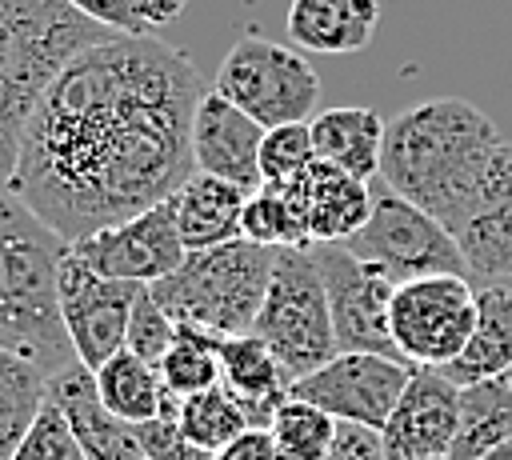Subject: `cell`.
I'll list each match as a JSON object with an SVG mask.
<instances>
[{
    "label": "cell",
    "instance_id": "obj_25",
    "mask_svg": "<svg viewBox=\"0 0 512 460\" xmlns=\"http://www.w3.org/2000/svg\"><path fill=\"white\" fill-rule=\"evenodd\" d=\"M96 388H100V400L128 424H148L172 400V392L160 380V368L140 360L128 348H120L112 360L96 368Z\"/></svg>",
    "mask_w": 512,
    "mask_h": 460
},
{
    "label": "cell",
    "instance_id": "obj_1",
    "mask_svg": "<svg viewBox=\"0 0 512 460\" xmlns=\"http://www.w3.org/2000/svg\"><path fill=\"white\" fill-rule=\"evenodd\" d=\"M200 100V72L180 48L152 36L92 44L44 88L4 188L68 244L124 224L192 176Z\"/></svg>",
    "mask_w": 512,
    "mask_h": 460
},
{
    "label": "cell",
    "instance_id": "obj_8",
    "mask_svg": "<svg viewBox=\"0 0 512 460\" xmlns=\"http://www.w3.org/2000/svg\"><path fill=\"white\" fill-rule=\"evenodd\" d=\"M476 328V288L468 276H420L404 280L388 304V332L396 352L412 368L452 364Z\"/></svg>",
    "mask_w": 512,
    "mask_h": 460
},
{
    "label": "cell",
    "instance_id": "obj_37",
    "mask_svg": "<svg viewBox=\"0 0 512 460\" xmlns=\"http://www.w3.org/2000/svg\"><path fill=\"white\" fill-rule=\"evenodd\" d=\"M212 460H280V452H276V440L268 428H248L232 444H224Z\"/></svg>",
    "mask_w": 512,
    "mask_h": 460
},
{
    "label": "cell",
    "instance_id": "obj_12",
    "mask_svg": "<svg viewBox=\"0 0 512 460\" xmlns=\"http://www.w3.org/2000/svg\"><path fill=\"white\" fill-rule=\"evenodd\" d=\"M148 284H132V280H112L100 276L96 268H88L72 244L68 256L60 264V308H64V324L76 348V360L84 368H100L104 360H112L124 340H128V320L136 308V296Z\"/></svg>",
    "mask_w": 512,
    "mask_h": 460
},
{
    "label": "cell",
    "instance_id": "obj_15",
    "mask_svg": "<svg viewBox=\"0 0 512 460\" xmlns=\"http://www.w3.org/2000/svg\"><path fill=\"white\" fill-rule=\"evenodd\" d=\"M452 236L464 252L468 276H484L492 284L496 276H512V140L492 152L484 180Z\"/></svg>",
    "mask_w": 512,
    "mask_h": 460
},
{
    "label": "cell",
    "instance_id": "obj_17",
    "mask_svg": "<svg viewBox=\"0 0 512 460\" xmlns=\"http://www.w3.org/2000/svg\"><path fill=\"white\" fill-rule=\"evenodd\" d=\"M48 400L60 404V412L68 416L80 448L88 460H144L136 424L120 420L96 388V372L84 368L80 360L68 364L64 372L48 376Z\"/></svg>",
    "mask_w": 512,
    "mask_h": 460
},
{
    "label": "cell",
    "instance_id": "obj_11",
    "mask_svg": "<svg viewBox=\"0 0 512 460\" xmlns=\"http://www.w3.org/2000/svg\"><path fill=\"white\" fill-rule=\"evenodd\" d=\"M412 376L408 360L376 356V352H336L324 368L292 384V396L324 408L340 424H360L380 432L404 396Z\"/></svg>",
    "mask_w": 512,
    "mask_h": 460
},
{
    "label": "cell",
    "instance_id": "obj_34",
    "mask_svg": "<svg viewBox=\"0 0 512 460\" xmlns=\"http://www.w3.org/2000/svg\"><path fill=\"white\" fill-rule=\"evenodd\" d=\"M136 436H140L144 460H212L208 452H200L184 436V428H180V400L176 396L164 404L160 416H152L148 424H136Z\"/></svg>",
    "mask_w": 512,
    "mask_h": 460
},
{
    "label": "cell",
    "instance_id": "obj_28",
    "mask_svg": "<svg viewBox=\"0 0 512 460\" xmlns=\"http://www.w3.org/2000/svg\"><path fill=\"white\" fill-rule=\"evenodd\" d=\"M268 432L276 440L280 460H328L332 448H336L340 420H332L324 408H316L300 396H288L276 408Z\"/></svg>",
    "mask_w": 512,
    "mask_h": 460
},
{
    "label": "cell",
    "instance_id": "obj_32",
    "mask_svg": "<svg viewBox=\"0 0 512 460\" xmlns=\"http://www.w3.org/2000/svg\"><path fill=\"white\" fill-rule=\"evenodd\" d=\"M8 460H88L68 416L60 412V404H44L40 416L32 420L28 436L20 440V448L8 456Z\"/></svg>",
    "mask_w": 512,
    "mask_h": 460
},
{
    "label": "cell",
    "instance_id": "obj_14",
    "mask_svg": "<svg viewBox=\"0 0 512 460\" xmlns=\"http://www.w3.org/2000/svg\"><path fill=\"white\" fill-rule=\"evenodd\" d=\"M460 428V384L440 368H412L404 396L380 428L388 460H448Z\"/></svg>",
    "mask_w": 512,
    "mask_h": 460
},
{
    "label": "cell",
    "instance_id": "obj_3",
    "mask_svg": "<svg viewBox=\"0 0 512 460\" xmlns=\"http://www.w3.org/2000/svg\"><path fill=\"white\" fill-rule=\"evenodd\" d=\"M68 240L20 196L0 192V348L28 356L48 376L76 364L60 308V264Z\"/></svg>",
    "mask_w": 512,
    "mask_h": 460
},
{
    "label": "cell",
    "instance_id": "obj_10",
    "mask_svg": "<svg viewBox=\"0 0 512 460\" xmlns=\"http://www.w3.org/2000/svg\"><path fill=\"white\" fill-rule=\"evenodd\" d=\"M312 256H316L324 288H328L336 348L404 360L388 332V304H392L396 280L388 272H380L376 264L352 256L344 244H312Z\"/></svg>",
    "mask_w": 512,
    "mask_h": 460
},
{
    "label": "cell",
    "instance_id": "obj_30",
    "mask_svg": "<svg viewBox=\"0 0 512 460\" xmlns=\"http://www.w3.org/2000/svg\"><path fill=\"white\" fill-rule=\"evenodd\" d=\"M180 428L200 452L216 456L224 444H232L252 424H248V412L240 408V400L224 384H216L208 392H196V396L180 400Z\"/></svg>",
    "mask_w": 512,
    "mask_h": 460
},
{
    "label": "cell",
    "instance_id": "obj_36",
    "mask_svg": "<svg viewBox=\"0 0 512 460\" xmlns=\"http://www.w3.org/2000/svg\"><path fill=\"white\" fill-rule=\"evenodd\" d=\"M328 460H388V456H384V440H380V432L360 428V424H340V432H336V448H332Z\"/></svg>",
    "mask_w": 512,
    "mask_h": 460
},
{
    "label": "cell",
    "instance_id": "obj_7",
    "mask_svg": "<svg viewBox=\"0 0 512 460\" xmlns=\"http://www.w3.org/2000/svg\"><path fill=\"white\" fill-rule=\"evenodd\" d=\"M224 100H232L240 112H248L260 128L280 124H308L320 104V76L316 68L288 44H276L268 36H240L216 72L212 84Z\"/></svg>",
    "mask_w": 512,
    "mask_h": 460
},
{
    "label": "cell",
    "instance_id": "obj_27",
    "mask_svg": "<svg viewBox=\"0 0 512 460\" xmlns=\"http://www.w3.org/2000/svg\"><path fill=\"white\" fill-rule=\"evenodd\" d=\"M244 240L268 244V248H312L296 180H288V184H260L256 192H248Z\"/></svg>",
    "mask_w": 512,
    "mask_h": 460
},
{
    "label": "cell",
    "instance_id": "obj_9",
    "mask_svg": "<svg viewBox=\"0 0 512 460\" xmlns=\"http://www.w3.org/2000/svg\"><path fill=\"white\" fill-rule=\"evenodd\" d=\"M344 248L388 272L396 284L420 276H468L456 236L432 212L416 208L396 192H380L372 200L368 224Z\"/></svg>",
    "mask_w": 512,
    "mask_h": 460
},
{
    "label": "cell",
    "instance_id": "obj_39",
    "mask_svg": "<svg viewBox=\"0 0 512 460\" xmlns=\"http://www.w3.org/2000/svg\"><path fill=\"white\" fill-rule=\"evenodd\" d=\"M484 460H512V444H504V448H496L492 456H484Z\"/></svg>",
    "mask_w": 512,
    "mask_h": 460
},
{
    "label": "cell",
    "instance_id": "obj_2",
    "mask_svg": "<svg viewBox=\"0 0 512 460\" xmlns=\"http://www.w3.org/2000/svg\"><path fill=\"white\" fill-rule=\"evenodd\" d=\"M500 144V128L472 100H420L388 120L380 176L388 192L432 212L452 232L464 220Z\"/></svg>",
    "mask_w": 512,
    "mask_h": 460
},
{
    "label": "cell",
    "instance_id": "obj_24",
    "mask_svg": "<svg viewBox=\"0 0 512 460\" xmlns=\"http://www.w3.org/2000/svg\"><path fill=\"white\" fill-rule=\"evenodd\" d=\"M512 444V380H480L460 388V428L448 460H484Z\"/></svg>",
    "mask_w": 512,
    "mask_h": 460
},
{
    "label": "cell",
    "instance_id": "obj_23",
    "mask_svg": "<svg viewBox=\"0 0 512 460\" xmlns=\"http://www.w3.org/2000/svg\"><path fill=\"white\" fill-rule=\"evenodd\" d=\"M316 160H328L360 180L380 176V156H384V120L364 108V104H340L324 108L308 120Z\"/></svg>",
    "mask_w": 512,
    "mask_h": 460
},
{
    "label": "cell",
    "instance_id": "obj_16",
    "mask_svg": "<svg viewBox=\"0 0 512 460\" xmlns=\"http://www.w3.org/2000/svg\"><path fill=\"white\" fill-rule=\"evenodd\" d=\"M264 132L248 112H240L232 100H224L216 88L204 92L196 120H192V160L196 172L220 176L244 192H256L264 184L260 172V144Z\"/></svg>",
    "mask_w": 512,
    "mask_h": 460
},
{
    "label": "cell",
    "instance_id": "obj_20",
    "mask_svg": "<svg viewBox=\"0 0 512 460\" xmlns=\"http://www.w3.org/2000/svg\"><path fill=\"white\" fill-rule=\"evenodd\" d=\"M284 24L296 48L348 56L376 36L380 0H292Z\"/></svg>",
    "mask_w": 512,
    "mask_h": 460
},
{
    "label": "cell",
    "instance_id": "obj_38",
    "mask_svg": "<svg viewBox=\"0 0 512 460\" xmlns=\"http://www.w3.org/2000/svg\"><path fill=\"white\" fill-rule=\"evenodd\" d=\"M184 4L188 0H144V16H148V24H168L184 12Z\"/></svg>",
    "mask_w": 512,
    "mask_h": 460
},
{
    "label": "cell",
    "instance_id": "obj_19",
    "mask_svg": "<svg viewBox=\"0 0 512 460\" xmlns=\"http://www.w3.org/2000/svg\"><path fill=\"white\" fill-rule=\"evenodd\" d=\"M220 384L240 400L252 428H268L276 408L292 396V380L284 376L280 360L252 332L220 340Z\"/></svg>",
    "mask_w": 512,
    "mask_h": 460
},
{
    "label": "cell",
    "instance_id": "obj_41",
    "mask_svg": "<svg viewBox=\"0 0 512 460\" xmlns=\"http://www.w3.org/2000/svg\"><path fill=\"white\" fill-rule=\"evenodd\" d=\"M0 192H4V184H0Z\"/></svg>",
    "mask_w": 512,
    "mask_h": 460
},
{
    "label": "cell",
    "instance_id": "obj_40",
    "mask_svg": "<svg viewBox=\"0 0 512 460\" xmlns=\"http://www.w3.org/2000/svg\"><path fill=\"white\" fill-rule=\"evenodd\" d=\"M508 380H512V372H508Z\"/></svg>",
    "mask_w": 512,
    "mask_h": 460
},
{
    "label": "cell",
    "instance_id": "obj_33",
    "mask_svg": "<svg viewBox=\"0 0 512 460\" xmlns=\"http://www.w3.org/2000/svg\"><path fill=\"white\" fill-rule=\"evenodd\" d=\"M172 344H176V320H172V316L156 304V296L144 288V292L136 296V308H132V320H128V340H124V348L136 352L140 360H148V364L160 368V360L168 356Z\"/></svg>",
    "mask_w": 512,
    "mask_h": 460
},
{
    "label": "cell",
    "instance_id": "obj_4",
    "mask_svg": "<svg viewBox=\"0 0 512 460\" xmlns=\"http://www.w3.org/2000/svg\"><path fill=\"white\" fill-rule=\"evenodd\" d=\"M120 32L68 0H0V184L12 180L20 140L44 88L92 44Z\"/></svg>",
    "mask_w": 512,
    "mask_h": 460
},
{
    "label": "cell",
    "instance_id": "obj_29",
    "mask_svg": "<svg viewBox=\"0 0 512 460\" xmlns=\"http://www.w3.org/2000/svg\"><path fill=\"white\" fill-rule=\"evenodd\" d=\"M160 380L176 400L216 388L220 384V336L176 324V344L160 360Z\"/></svg>",
    "mask_w": 512,
    "mask_h": 460
},
{
    "label": "cell",
    "instance_id": "obj_26",
    "mask_svg": "<svg viewBox=\"0 0 512 460\" xmlns=\"http://www.w3.org/2000/svg\"><path fill=\"white\" fill-rule=\"evenodd\" d=\"M44 404H48V372L28 356L0 348V460H8L20 448Z\"/></svg>",
    "mask_w": 512,
    "mask_h": 460
},
{
    "label": "cell",
    "instance_id": "obj_22",
    "mask_svg": "<svg viewBox=\"0 0 512 460\" xmlns=\"http://www.w3.org/2000/svg\"><path fill=\"white\" fill-rule=\"evenodd\" d=\"M452 384H480L512 372V288L508 284H484L476 288V328L468 348L440 368Z\"/></svg>",
    "mask_w": 512,
    "mask_h": 460
},
{
    "label": "cell",
    "instance_id": "obj_35",
    "mask_svg": "<svg viewBox=\"0 0 512 460\" xmlns=\"http://www.w3.org/2000/svg\"><path fill=\"white\" fill-rule=\"evenodd\" d=\"M68 4L120 36H148V28H152L144 16V0H68Z\"/></svg>",
    "mask_w": 512,
    "mask_h": 460
},
{
    "label": "cell",
    "instance_id": "obj_6",
    "mask_svg": "<svg viewBox=\"0 0 512 460\" xmlns=\"http://www.w3.org/2000/svg\"><path fill=\"white\" fill-rule=\"evenodd\" d=\"M252 336L268 344L284 376L296 384L324 368L340 348L332 332L328 288L312 248H276V268L252 324Z\"/></svg>",
    "mask_w": 512,
    "mask_h": 460
},
{
    "label": "cell",
    "instance_id": "obj_5",
    "mask_svg": "<svg viewBox=\"0 0 512 460\" xmlns=\"http://www.w3.org/2000/svg\"><path fill=\"white\" fill-rule=\"evenodd\" d=\"M272 268L276 248L240 236L216 248L188 252L184 264L172 276L148 284V292L180 328H200L228 340L252 332Z\"/></svg>",
    "mask_w": 512,
    "mask_h": 460
},
{
    "label": "cell",
    "instance_id": "obj_31",
    "mask_svg": "<svg viewBox=\"0 0 512 460\" xmlns=\"http://www.w3.org/2000/svg\"><path fill=\"white\" fill-rule=\"evenodd\" d=\"M312 164H316V144H312L308 124H280V128L264 132V144H260L264 184H288V180L304 176Z\"/></svg>",
    "mask_w": 512,
    "mask_h": 460
},
{
    "label": "cell",
    "instance_id": "obj_21",
    "mask_svg": "<svg viewBox=\"0 0 512 460\" xmlns=\"http://www.w3.org/2000/svg\"><path fill=\"white\" fill-rule=\"evenodd\" d=\"M244 204H248L244 188H236L220 176H208V172H192L172 196L184 248L200 252V248L240 240L244 236Z\"/></svg>",
    "mask_w": 512,
    "mask_h": 460
},
{
    "label": "cell",
    "instance_id": "obj_13",
    "mask_svg": "<svg viewBox=\"0 0 512 460\" xmlns=\"http://www.w3.org/2000/svg\"><path fill=\"white\" fill-rule=\"evenodd\" d=\"M72 252L100 276L132 280V284H156V280L172 276L188 256L172 196L124 224H112V228H100V232L76 240Z\"/></svg>",
    "mask_w": 512,
    "mask_h": 460
},
{
    "label": "cell",
    "instance_id": "obj_18",
    "mask_svg": "<svg viewBox=\"0 0 512 460\" xmlns=\"http://www.w3.org/2000/svg\"><path fill=\"white\" fill-rule=\"evenodd\" d=\"M300 204H304V224L312 244H348L372 216V192L368 180L316 160L304 176H296Z\"/></svg>",
    "mask_w": 512,
    "mask_h": 460
}]
</instances>
